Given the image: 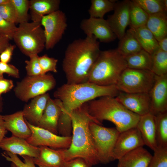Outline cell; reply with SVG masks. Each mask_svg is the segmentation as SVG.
Instances as JSON below:
<instances>
[{
	"instance_id": "6da1fadb",
	"label": "cell",
	"mask_w": 167,
	"mask_h": 167,
	"mask_svg": "<svg viewBox=\"0 0 167 167\" xmlns=\"http://www.w3.org/2000/svg\"><path fill=\"white\" fill-rule=\"evenodd\" d=\"M119 92L115 85L100 86L88 82L66 83L58 88L54 93L61 109L58 123V134L64 136L71 135L72 125L70 115L74 110L98 97H116Z\"/></svg>"
},
{
	"instance_id": "7a4b0ae2",
	"label": "cell",
	"mask_w": 167,
	"mask_h": 167,
	"mask_svg": "<svg viewBox=\"0 0 167 167\" xmlns=\"http://www.w3.org/2000/svg\"><path fill=\"white\" fill-rule=\"evenodd\" d=\"M100 52L99 43L93 36L75 40L69 44L62 63L66 83L88 82L89 73Z\"/></svg>"
},
{
	"instance_id": "3957f363",
	"label": "cell",
	"mask_w": 167,
	"mask_h": 167,
	"mask_svg": "<svg viewBox=\"0 0 167 167\" xmlns=\"http://www.w3.org/2000/svg\"><path fill=\"white\" fill-rule=\"evenodd\" d=\"M70 117L72 136L69 147L63 149L65 161L81 158L92 166L99 163L89 128L91 122H96L88 113L86 103L74 110Z\"/></svg>"
},
{
	"instance_id": "277c9868",
	"label": "cell",
	"mask_w": 167,
	"mask_h": 167,
	"mask_svg": "<svg viewBox=\"0 0 167 167\" xmlns=\"http://www.w3.org/2000/svg\"><path fill=\"white\" fill-rule=\"evenodd\" d=\"M86 104L88 113L97 123L100 125L104 120L110 121L120 133L136 127L140 118L126 108L115 97H101Z\"/></svg>"
},
{
	"instance_id": "5b68a950",
	"label": "cell",
	"mask_w": 167,
	"mask_h": 167,
	"mask_svg": "<svg viewBox=\"0 0 167 167\" xmlns=\"http://www.w3.org/2000/svg\"><path fill=\"white\" fill-rule=\"evenodd\" d=\"M127 68L125 58L117 49L101 51L89 73L88 82L100 86L116 85Z\"/></svg>"
},
{
	"instance_id": "8992f818",
	"label": "cell",
	"mask_w": 167,
	"mask_h": 167,
	"mask_svg": "<svg viewBox=\"0 0 167 167\" xmlns=\"http://www.w3.org/2000/svg\"><path fill=\"white\" fill-rule=\"evenodd\" d=\"M12 39L22 53L29 57L38 54L45 47L44 30L40 22L19 24Z\"/></svg>"
},
{
	"instance_id": "52a82bcc",
	"label": "cell",
	"mask_w": 167,
	"mask_h": 167,
	"mask_svg": "<svg viewBox=\"0 0 167 167\" xmlns=\"http://www.w3.org/2000/svg\"><path fill=\"white\" fill-rule=\"evenodd\" d=\"M56 84L55 78L50 74L36 76L27 75L17 83L14 91L17 98L22 101L27 102L53 89Z\"/></svg>"
},
{
	"instance_id": "ba28073f",
	"label": "cell",
	"mask_w": 167,
	"mask_h": 167,
	"mask_svg": "<svg viewBox=\"0 0 167 167\" xmlns=\"http://www.w3.org/2000/svg\"><path fill=\"white\" fill-rule=\"evenodd\" d=\"M155 75L150 71L127 68L121 74L116 85L121 92L148 93L153 85Z\"/></svg>"
},
{
	"instance_id": "9c48e42d",
	"label": "cell",
	"mask_w": 167,
	"mask_h": 167,
	"mask_svg": "<svg viewBox=\"0 0 167 167\" xmlns=\"http://www.w3.org/2000/svg\"><path fill=\"white\" fill-rule=\"evenodd\" d=\"M89 128L99 162L106 164L113 161V151L120 132L116 128L104 127L93 121Z\"/></svg>"
},
{
	"instance_id": "30bf717a",
	"label": "cell",
	"mask_w": 167,
	"mask_h": 167,
	"mask_svg": "<svg viewBox=\"0 0 167 167\" xmlns=\"http://www.w3.org/2000/svg\"><path fill=\"white\" fill-rule=\"evenodd\" d=\"M41 24L44 28L47 50L53 49L61 39L67 27L65 14L59 10L44 16Z\"/></svg>"
},
{
	"instance_id": "8fae6325",
	"label": "cell",
	"mask_w": 167,
	"mask_h": 167,
	"mask_svg": "<svg viewBox=\"0 0 167 167\" xmlns=\"http://www.w3.org/2000/svg\"><path fill=\"white\" fill-rule=\"evenodd\" d=\"M26 122L31 130V134L26 139L30 144L36 147L45 146L58 149L68 148L71 143V136H63Z\"/></svg>"
},
{
	"instance_id": "7c38bea8",
	"label": "cell",
	"mask_w": 167,
	"mask_h": 167,
	"mask_svg": "<svg viewBox=\"0 0 167 167\" xmlns=\"http://www.w3.org/2000/svg\"><path fill=\"white\" fill-rule=\"evenodd\" d=\"M80 27L86 36H93L102 42H109L117 38L107 20L104 18L90 17L84 19Z\"/></svg>"
},
{
	"instance_id": "4fadbf2b",
	"label": "cell",
	"mask_w": 167,
	"mask_h": 167,
	"mask_svg": "<svg viewBox=\"0 0 167 167\" xmlns=\"http://www.w3.org/2000/svg\"><path fill=\"white\" fill-rule=\"evenodd\" d=\"M144 145L140 132L136 127L120 133L113 151V161Z\"/></svg>"
},
{
	"instance_id": "5bb4252c",
	"label": "cell",
	"mask_w": 167,
	"mask_h": 167,
	"mask_svg": "<svg viewBox=\"0 0 167 167\" xmlns=\"http://www.w3.org/2000/svg\"><path fill=\"white\" fill-rule=\"evenodd\" d=\"M148 93L150 102V113L155 115L167 111V74L155 75L154 83Z\"/></svg>"
},
{
	"instance_id": "9a60e30c",
	"label": "cell",
	"mask_w": 167,
	"mask_h": 167,
	"mask_svg": "<svg viewBox=\"0 0 167 167\" xmlns=\"http://www.w3.org/2000/svg\"><path fill=\"white\" fill-rule=\"evenodd\" d=\"M131 1L124 0L116 3L113 14L106 20L112 31L120 40L130 25Z\"/></svg>"
},
{
	"instance_id": "2e32d148",
	"label": "cell",
	"mask_w": 167,
	"mask_h": 167,
	"mask_svg": "<svg viewBox=\"0 0 167 167\" xmlns=\"http://www.w3.org/2000/svg\"><path fill=\"white\" fill-rule=\"evenodd\" d=\"M115 98L128 109L140 116L150 112V102L148 93L120 91Z\"/></svg>"
},
{
	"instance_id": "e0dca14e",
	"label": "cell",
	"mask_w": 167,
	"mask_h": 167,
	"mask_svg": "<svg viewBox=\"0 0 167 167\" xmlns=\"http://www.w3.org/2000/svg\"><path fill=\"white\" fill-rule=\"evenodd\" d=\"M0 148L14 154L33 158L37 157L40 152L39 147L33 146L26 139L13 135L4 137L0 142Z\"/></svg>"
},
{
	"instance_id": "ac0fdd59",
	"label": "cell",
	"mask_w": 167,
	"mask_h": 167,
	"mask_svg": "<svg viewBox=\"0 0 167 167\" xmlns=\"http://www.w3.org/2000/svg\"><path fill=\"white\" fill-rule=\"evenodd\" d=\"M61 113V107L58 100L50 97L37 126L58 135V123Z\"/></svg>"
},
{
	"instance_id": "d6986e66",
	"label": "cell",
	"mask_w": 167,
	"mask_h": 167,
	"mask_svg": "<svg viewBox=\"0 0 167 167\" xmlns=\"http://www.w3.org/2000/svg\"><path fill=\"white\" fill-rule=\"evenodd\" d=\"M39 147L38 155L33 158L35 165L39 167H63L66 161L64 149H55L45 146Z\"/></svg>"
},
{
	"instance_id": "ffe728a7",
	"label": "cell",
	"mask_w": 167,
	"mask_h": 167,
	"mask_svg": "<svg viewBox=\"0 0 167 167\" xmlns=\"http://www.w3.org/2000/svg\"><path fill=\"white\" fill-rule=\"evenodd\" d=\"M2 116L6 130L10 131L12 135L25 139L31 136V130L26 122L22 110Z\"/></svg>"
},
{
	"instance_id": "44dd1931",
	"label": "cell",
	"mask_w": 167,
	"mask_h": 167,
	"mask_svg": "<svg viewBox=\"0 0 167 167\" xmlns=\"http://www.w3.org/2000/svg\"><path fill=\"white\" fill-rule=\"evenodd\" d=\"M50 97L48 93L38 96L24 105L22 111L25 119L29 123L37 126Z\"/></svg>"
},
{
	"instance_id": "7402d4cb",
	"label": "cell",
	"mask_w": 167,
	"mask_h": 167,
	"mask_svg": "<svg viewBox=\"0 0 167 167\" xmlns=\"http://www.w3.org/2000/svg\"><path fill=\"white\" fill-rule=\"evenodd\" d=\"M136 127L140 132L144 145L154 151L157 147L154 115L149 113L140 116Z\"/></svg>"
},
{
	"instance_id": "603a6c76",
	"label": "cell",
	"mask_w": 167,
	"mask_h": 167,
	"mask_svg": "<svg viewBox=\"0 0 167 167\" xmlns=\"http://www.w3.org/2000/svg\"><path fill=\"white\" fill-rule=\"evenodd\" d=\"M152 156L143 147H139L119 159L118 167H148Z\"/></svg>"
},
{
	"instance_id": "cb8c5ba5",
	"label": "cell",
	"mask_w": 167,
	"mask_h": 167,
	"mask_svg": "<svg viewBox=\"0 0 167 167\" xmlns=\"http://www.w3.org/2000/svg\"><path fill=\"white\" fill-rule=\"evenodd\" d=\"M59 0H31L29 10L33 22H40L42 17L59 10Z\"/></svg>"
},
{
	"instance_id": "d4e9b609",
	"label": "cell",
	"mask_w": 167,
	"mask_h": 167,
	"mask_svg": "<svg viewBox=\"0 0 167 167\" xmlns=\"http://www.w3.org/2000/svg\"><path fill=\"white\" fill-rule=\"evenodd\" d=\"M158 41L167 36L166 12L149 15L146 25Z\"/></svg>"
},
{
	"instance_id": "484cf974",
	"label": "cell",
	"mask_w": 167,
	"mask_h": 167,
	"mask_svg": "<svg viewBox=\"0 0 167 167\" xmlns=\"http://www.w3.org/2000/svg\"><path fill=\"white\" fill-rule=\"evenodd\" d=\"M130 29L143 49L152 55L159 49L158 41L146 25Z\"/></svg>"
},
{
	"instance_id": "4316f807",
	"label": "cell",
	"mask_w": 167,
	"mask_h": 167,
	"mask_svg": "<svg viewBox=\"0 0 167 167\" xmlns=\"http://www.w3.org/2000/svg\"><path fill=\"white\" fill-rule=\"evenodd\" d=\"M125 58L127 68L152 71V55L143 49Z\"/></svg>"
},
{
	"instance_id": "83f0119b",
	"label": "cell",
	"mask_w": 167,
	"mask_h": 167,
	"mask_svg": "<svg viewBox=\"0 0 167 167\" xmlns=\"http://www.w3.org/2000/svg\"><path fill=\"white\" fill-rule=\"evenodd\" d=\"M119 53L125 58L135 54L142 49L131 30H127L120 40L117 49Z\"/></svg>"
},
{
	"instance_id": "f1b7e54d",
	"label": "cell",
	"mask_w": 167,
	"mask_h": 167,
	"mask_svg": "<svg viewBox=\"0 0 167 167\" xmlns=\"http://www.w3.org/2000/svg\"><path fill=\"white\" fill-rule=\"evenodd\" d=\"M154 116L157 146L167 147V111Z\"/></svg>"
},
{
	"instance_id": "f546056e",
	"label": "cell",
	"mask_w": 167,
	"mask_h": 167,
	"mask_svg": "<svg viewBox=\"0 0 167 167\" xmlns=\"http://www.w3.org/2000/svg\"><path fill=\"white\" fill-rule=\"evenodd\" d=\"M115 1L109 0H92L88 12L90 17L103 18L107 13L114 10Z\"/></svg>"
},
{
	"instance_id": "4dcf8cb0",
	"label": "cell",
	"mask_w": 167,
	"mask_h": 167,
	"mask_svg": "<svg viewBox=\"0 0 167 167\" xmlns=\"http://www.w3.org/2000/svg\"><path fill=\"white\" fill-rule=\"evenodd\" d=\"M149 15L163 12L167 10V0H133Z\"/></svg>"
},
{
	"instance_id": "1f68e13d",
	"label": "cell",
	"mask_w": 167,
	"mask_h": 167,
	"mask_svg": "<svg viewBox=\"0 0 167 167\" xmlns=\"http://www.w3.org/2000/svg\"><path fill=\"white\" fill-rule=\"evenodd\" d=\"M149 16L140 6L131 1L129 25L131 27L137 28L146 25Z\"/></svg>"
},
{
	"instance_id": "d6a6232c",
	"label": "cell",
	"mask_w": 167,
	"mask_h": 167,
	"mask_svg": "<svg viewBox=\"0 0 167 167\" xmlns=\"http://www.w3.org/2000/svg\"><path fill=\"white\" fill-rule=\"evenodd\" d=\"M152 71L156 75L167 74V52L159 49L152 54Z\"/></svg>"
},
{
	"instance_id": "836d02e7",
	"label": "cell",
	"mask_w": 167,
	"mask_h": 167,
	"mask_svg": "<svg viewBox=\"0 0 167 167\" xmlns=\"http://www.w3.org/2000/svg\"><path fill=\"white\" fill-rule=\"evenodd\" d=\"M15 7L16 14V23L28 22V11L29 9V1L11 0Z\"/></svg>"
},
{
	"instance_id": "e575fe53",
	"label": "cell",
	"mask_w": 167,
	"mask_h": 167,
	"mask_svg": "<svg viewBox=\"0 0 167 167\" xmlns=\"http://www.w3.org/2000/svg\"><path fill=\"white\" fill-rule=\"evenodd\" d=\"M148 167H167V147L157 146Z\"/></svg>"
},
{
	"instance_id": "d590c367",
	"label": "cell",
	"mask_w": 167,
	"mask_h": 167,
	"mask_svg": "<svg viewBox=\"0 0 167 167\" xmlns=\"http://www.w3.org/2000/svg\"><path fill=\"white\" fill-rule=\"evenodd\" d=\"M2 155L7 161L13 163L17 167H36L33 157L29 156H21L24 159L23 162L17 155L9 152L5 151L2 154Z\"/></svg>"
},
{
	"instance_id": "8d00e7d4",
	"label": "cell",
	"mask_w": 167,
	"mask_h": 167,
	"mask_svg": "<svg viewBox=\"0 0 167 167\" xmlns=\"http://www.w3.org/2000/svg\"><path fill=\"white\" fill-rule=\"evenodd\" d=\"M29 60L25 61V69L27 75L29 76H36L44 75L40 67L39 56L34 54L29 57Z\"/></svg>"
},
{
	"instance_id": "74e56055",
	"label": "cell",
	"mask_w": 167,
	"mask_h": 167,
	"mask_svg": "<svg viewBox=\"0 0 167 167\" xmlns=\"http://www.w3.org/2000/svg\"><path fill=\"white\" fill-rule=\"evenodd\" d=\"M39 64L44 74L49 71L57 72V65L58 60L54 58L50 57L47 54L39 57Z\"/></svg>"
},
{
	"instance_id": "f35d334b",
	"label": "cell",
	"mask_w": 167,
	"mask_h": 167,
	"mask_svg": "<svg viewBox=\"0 0 167 167\" xmlns=\"http://www.w3.org/2000/svg\"><path fill=\"white\" fill-rule=\"evenodd\" d=\"M0 16L10 22L16 23V14L14 6L10 2L0 6Z\"/></svg>"
},
{
	"instance_id": "ab89813d",
	"label": "cell",
	"mask_w": 167,
	"mask_h": 167,
	"mask_svg": "<svg viewBox=\"0 0 167 167\" xmlns=\"http://www.w3.org/2000/svg\"><path fill=\"white\" fill-rule=\"evenodd\" d=\"M17 28L15 24L8 22L0 16V35L12 40Z\"/></svg>"
},
{
	"instance_id": "60d3db41",
	"label": "cell",
	"mask_w": 167,
	"mask_h": 167,
	"mask_svg": "<svg viewBox=\"0 0 167 167\" xmlns=\"http://www.w3.org/2000/svg\"><path fill=\"white\" fill-rule=\"evenodd\" d=\"M6 73L9 76L16 78L20 77L19 70L14 65L0 61V75Z\"/></svg>"
},
{
	"instance_id": "b9f144b4",
	"label": "cell",
	"mask_w": 167,
	"mask_h": 167,
	"mask_svg": "<svg viewBox=\"0 0 167 167\" xmlns=\"http://www.w3.org/2000/svg\"><path fill=\"white\" fill-rule=\"evenodd\" d=\"M85 160L81 158H76L65 161L63 167H91Z\"/></svg>"
},
{
	"instance_id": "7bdbcfd3",
	"label": "cell",
	"mask_w": 167,
	"mask_h": 167,
	"mask_svg": "<svg viewBox=\"0 0 167 167\" xmlns=\"http://www.w3.org/2000/svg\"><path fill=\"white\" fill-rule=\"evenodd\" d=\"M15 47V45L10 44L0 54V61L8 63L11 60L13 52Z\"/></svg>"
},
{
	"instance_id": "ee69618b",
	"label": "cell",
	"mask_w": 167,
	"mask_h": 167,
	"mask_svg": "<svg viewBox=\"0 0 167 167\" xmlns=\"http://www.w3.org/2000/svg\"><path fill=\"white\" fill-rule=\"evenodd\" d=\"M14 84L12 80L3 77L0 78V94L6 93L10 91L13 87Z\"/></svg>"
},
{
	"instance_id": "f6af8a7d",
	"label": "cell",
	"mask_w": 167,
	"mask_h": 167,
	"mask_svg": "<svg viewBox=\"0 0 167 167\" xmlns=\"http://www.w3.org/2000/svg\"><path fill=\"white\" fill-rule=\"evenodd\" d=\"M9 38L0 35V54L10 44Z\"/></svg>"
},
{
	"instance_id": "bcb514c9",
	"label": "cell",
	"mask_w": 167,
	"mask_h": 167,
	"mask_svg": "<svg viewBox=\"0 0 167 167\" xmlns=\"http://www.w3.org/2000/svg\"><path fill=\"white\" fill-rule=\"evenodd\" d=\"M7 132V131L5 127L2 116L0 114V142L5 137Z\"/></svg>"
},
{
	"instance_id": "7dc6e473",
	"label": "cell",
	"mask_w": 167,
	"mask_h": 167,
	"mask_svg": "<svg viewBox=\"0 0 167 167\" xmlns=\"http://www.w3.org/2000/svg\"><path fill=\"white\" fill-rule=\"evenodd\" d=\"M158 42L159 49L167 52V36Z\"/></svg>"
},
{
	"instance_id": "c3c4849f",
	"label": "cell",
	"mask_w": 167,
	"mask_h": 167,
	"mask_svg": "<svg viewBox=\"0 0 167 167\" xmlns=\"http://www.w3.org/2000/svg\"><path fill=\"white\" fill-rule=\"evenodd\" d=\"M11 0H0V6L10 2Z\"/></svg>"
},
{
	"instance_id": "681fc988",
	"label": "cell",
	"mask_w": 167,
	"mask_h": 167,
	"mask_svg": "<svg viewBox=\"0 0 167 167\" xmlns=\"http://www.w3.org/2000/svg\"><path fill=\"white\" fill-rule=\"evenodd\" d=\"M1 95V94H0V113L2 112V103Z\"/></svg>"
},
{
	"instance_id": "f907efd6",
	"label": "cell",
	"mask_w": 167,
	"mask_h": 167,
	"mask_svg": "<svg viewBox=\"0 0 167 167\" xmlns=\"http://www.w3.org/2000/svg\"><path fill=\"white\" fill-rule=\"evenodd\" d=\"M11 167H17V166L13 163L11 162Z\"/></svg>"
},
{
	"instance_id": "816d5d0a",
	"label": "cell",
	"mask_w": 167,
	"mask_h": 167,
	"mask_svg": "<svg viewBox=\"0 0 167 167\" xmlns=\"http://www.w3.org/2000/svg\"><path fill=\"white\" fill-rule=\"evenodd\" d=\"M3 77V75H0V78Z\"/></svg>"
}]
</instances>
